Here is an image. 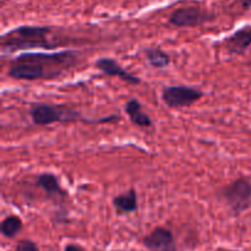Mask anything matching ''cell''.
I'll use <instances>...</instances> for the list:
<instances>
[{"mask_svg":"<svg viewBox=\"0 0 251 251\" xmlns=\"http://www.w3.org/2000/svg\"><path fill=\"white\" fill-rule=\"evenodd\" d=\"M240 1L243 2V5H244L245 7H250L251 6V0H240Z\"/></svg>","mask_w":251,"mask_h":251,"instance_id":"cell-17","label":"cell"},{"mask_svg":"<svg viewBox=\"0 0 251 251\" xmlns=\"http://www.w3.org/2000/svg\"><path fill=\"white\" fill-rule=\"evenodd\" d=\"M150 251H176V243L173 233L163 227H157L142 240Z\"/></svg>","mask_w":251,"mask_h":251,"instance_id":"cell-7","label":"cell"},{"mask_svg":"<svg viewBox=\"0 0 251 251\" xmlns=\"http://www.w3.org/2000/svg\"><path fill=\"white\" fill-rule=\"evenodd\" d=\"M113 206L118 215H125V213L136 212L139 208V200H137V193L134 189H130L126 193L117 195L113 199Z\"/></svg>","mask_w":251,"mask_h":251,"instance_id":"cell-11","label":"cell"},{"mask_svg":"<svg viewBox=\"0 0 251 251\" xmlns=\"http://www.w3.org/2000/svg\"><path fill=\"white\" fill-rule=\"evenodd\" d=\"M212 15L203 11L200 7L185 6L179 7L172 12L169 22L176 27H195L212 20Z\"/></svg>","mask_w":251,"mask_h":251,"instance_id":"cell-6","label":"cell"},{"mask_svg":"<svg viewBox=\"0 0 251 251\" xmlns=\"http://www.w3.org/2000/svg\"><path fill=\"white\" fill-rule=\"evenodd\" d=\"M96 68L100 71H102L104 75L107 76H117V77L122 78L125 82L130 83V85H140L141 80L134 74L129 73L125 70L118 61L110 58H100L96 61Z\"/></svg>","mask_w":251,"mask_h":251,"instance_id":"cell-8","label":"cell"},{"mask_svg":"<svg viewBox=\"0 0 251 251\" xmlns=\"http://www.w3.org/2000/svg\"><path fill=\"white\" fill-rule=\"evenodd\" d=\"M1 234L6 238H14L22 229V221L17 216H7L0 226Z\"/></svg>","mask_w":251,"mask_h":251,"instance_id":"cell-14","label":"cell"},{"mask_svg":"<svg viewBox=\"0 0 251 251\" xmlns=\"http://www.w3.org/2000/svg\"><path fill=\"white\" fill-rule=\"evenodd\" d=\"M64 251H86L83 249L82 247H80V245H76V244H68L65 247V249Z\"/></svg>","mask_w":251,"mask_h":251,"instance_id":"cell-16","label":"cell"},{"mask_svg":"<svg viewBox=\"0 0 251 251\" xmlns=\"http://www.w3.org/2000/svg\"><path fill=\"white\" fill-rule=\"evenodd\" d=\"M78 60L77 51L63 50L58 53H22L9 66L10 77L15 80H46L63 75Z\"/></svg>","mask_w":251,"mask_h":251,"instance_id":"cell-1","label":"cell"},{"mask_svg":"<svg viewBox=\"0 0 251 251\" xmlns=\"http://www.w3.org/2000/svg\"><path fill=\"white\" fill-rule=\"evenodd\" d=\"M226 49L232 55H244L251 46V28L244 27L225 41Z\"/></svg>","mask_w":251,"mask_h":251,"instance_id":"cell-10","label":"cell"},{"mask_svg":"<svg viewBox=\"0 0 251 251\" xmlns=\"http://www.w3.org/2000/svg\"><path fill=\"white\" fill-rule=\"evenodd\" d=\"M36 184L50 200L63 201L68 198V193L61 188L58 178L53 173H41L37 176Z\"/></svg>","mask_w":251,"mask_h":251,"instance_id":"cell-9","label":"cell"},{"mask_svg":"<svg viewBox=\"0 0 251 251\" xmlns=\"http://www.w3.org/2000/svg\"><path fill=\"white\" fill-rule=\"evenodd\" d=\"M125 112L129 115L130 120L134 123L135 125L140 127H151L152 120L146 113L142 110V105L136 98H131L125 104Z\"/></svg>","mask_w":251,"mask_h":251,"instance_id":"cell-12","label":"cell"},{"mask_svg":"<svg viewBox=\"0 0 251 251\" xmlns=\"http://www.w3.org/2000/svg\"><path fill=\"white\" fill-rule=\"evenodd\" d=\"M162 100L169 108H185L190 107L195 102L200 100L203 97V92L199 88L191 87L185 85L166 86L162 90Z\"/></svg>","mask_w":251,"mask_h":251,"instance_id":"cell-5","label":"cell"},{"mask_svg":"<svg viewBox=\"0 0 251 251\" xmlns=\"http://www.w3.org/2000/svg\"><path fill=\"white\" fill-rule=\"evenodd\" d=\"M29 115L32 118L33 124L38 126H46L51 125L54 123L60 124H69V123L83 122V123H95V124H103L107 123L105 118L96 120H87L82 117L80 112L68 107L65 104H50V103H31L29 105Z\"/></svg>","mask_w":251,"mask_h":251,"instance_id":"cell-3","label":"cell"},{"mask_svg":"<svg viewBox=\"0 0 251 251\" xmlns=\"http://www.w3.org/2000/svg\"><path fill=\"white\" fill-rule=\"evenodd\" d=\"M150 65L154 69H163L171 64V56L159 48H147L145 50Z\"/></svg>","mask_w":251,"mask_h":251,"instance_id":"cell-13","label":"cell"},{"mask_svg":"<svg viewBox=\"0 0 251 251\" xmlns=\"http://www.w3.org/2000/svg\"><path fill=\"white\" fill-rule=\"evenodd\" d=\"M226 251H237V250H226Z\"/></svg>","mask_w":251,"mask_h":251,"instance_id":"cell-18","label":"cell"},{"mask_svg":"<svg viewBox=\"0 0 251 251\" xmlns=\"http://www.w3.org/2000/svg\"><path fill=\"white\" fill-rule=\"evenodd\" d=\"M220 196L233 213L239 215L251 206V183L245 178L237 179L222 188Z\"/></svg>","mask_w":251,"mask_h":251,"instance_id":"cell-4","label":"cell"},{"mask_svg":"<svg viewBox=\"0 0 251 251\" xmlns=\"http://www.w3.org/2000/svg\"><path fill=\"white\" fill-rule=\"evenodd\" d=\"M50 28L44 26H20L1 37L2 53H14L31 48L53 49L55 44L48 41Z\"/></svg>","mask_w":251,"mask_h":251,"instance_id":"cell-2","label":"cell"},{"mask_svg":"<svg viewBox=\"0 0 251 251\" xmlns=\"http://www.w3.org/2000/svg\"><path fill=\"white\" fill-rule=\"evenodd\" d=\"M15 251H39V249L37 248L36 243L28 239H24L17 243Z\"/></svg>","mask_w":251,"mask_h":251,"instance_id":"cell-15","label":"cell"}]
</instances>
